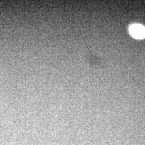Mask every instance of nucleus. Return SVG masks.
Wrapping results in <instances>:
<instances>
[{
  "label": "nucleus",
  "instance_id": "obj_1",
  "mask_svg": "<svg viewBox=\"0 0 145 145\" xmlns=\"http://www.w3.org/2000/svg\"><path fill=\"white\" fill-rule=\"evenodd\" d=\"M131 35L137 39L145 38V27L140 24H134L130 26L129 29Z\"/></svg>",
  "mask_w": 145,
  "mask_h": 145
}]
</instances>
